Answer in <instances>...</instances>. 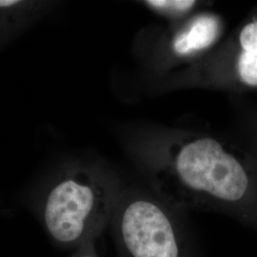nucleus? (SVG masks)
I'll return each instance as SVG.
<instances>
[{
	"mask_svg": "<svg viewBox=\"0 0 257 257\" xmlns=\"http://www.w3.org/2000/svg\"><path fill=\"white\" fill-rule=\"evenodd\" d=\"M121 232L133 257H179L173 225L154 203L138 200L130 204L122 216Z\"/></svg>",
	"mask_w": 257,
	"mask_h": 257,
	"instance_id": "7ed1b4c3",
	"label": "nucleus"
},
{
	"mask_svg": "<svg viewBox=\"0 0 257 257\" xmlns=\"http://www.w3.org/2000/svg\"><path fill=\"white\" fill-rule=\"evenodd\" d=\"M107 195L99 184L85 172L60 179L47 195L44 219L57 241L75 242L107 211Z\"/></svg>",
	"mask_w": 257,
	"mask_h": 257,
	"instance_id": "f03ea898",
	"label": "nucleus"
},
{
	"mask_svg": "<svg viewBox=\"0 0 257 257\" xmlns=\"http://www.w3.org/2000/svg\"><path fill=\"white\" fill-rule=\"evenodd\" d=\"M239 43L242 51L257 55V21L243 27L239 35Z\"/></svg>",
	"mask_w": 257,
	"mask_h": 257,
	"instance_id": "6e6552de",
	"label": "nucleus"
},
{
	"mask_svg": "<svg viewBox=\"0 0 257 257\" xmlns=\"http://www.w3.org/2000/svg\"><path fill=\"white\" fill-rule=\"evenodd\" d=\"M147 5L163 12L169 13H184L192 9L195 1L191 0H152L147 1Z\"/></svg>",
	"mask_w": 257,
	"mask_h": 257,
	"instance_id": "0eeeda50",
	"label": "nucleus"
},
{
	"mask_svg": "<svg viewBox=\"0 0 257 257\" xmlns=\"http://www.w3.org/2000/svg\"><path fill=\"white\" fill-rule=\"evenodd\" d=\"M52 3L0 0V44L42 18Z\"/></svg>",
	"mask_w": 257,
	"mask_h": 257,
	"instance_id": "20e7f679",
	"label": "nucleus"
},
{
	"mask_svg": "<svg viewBox=\"0 0 257 257\" xmlns=\"http://www.w3.org/2000/svg\"><path fill=\"white\" fill-rule=\"evenodd\" d=\"M237 73L242 82L257 87V55L241 51L237 59Z\"/></svg>",
	"mask_w": 257,
	"mask_h": 257,
	"instance_id": "423d86ee",
	"label": "nucleus"
},
{
	"mask_svg": "<svg viewBox=\"0 0 257 257\" xmlns=\"http://www.w3.org/2000/svg\"><path fill=\"white\" fill-rule=\"evenodd\" d=\"M219 22L214 17L201 16L180 33L174 40V50L178 55H188L211 46L219 34Z\"/></svg>",
	"mask_w": 257,
	"mask_h": 257,
	"instance_id": "39448f33",
	"label": "nucleus"
},
{
	"mask_svg": "<svg viewBox=\"0 0 257 257\" xmlns=\"http://www.w3.org/2000/svg\"><path fill=\"white\" fill-rule=\"evenodd\" d=\"M174 171L189 190L221 201L236 202L248 191L244 166L212 138H198L179 148L174 157Z\"/></svg>",
	"mask_w": 257,
	"mask_h": 257,
	"instance_id": "f257e3e1",
	"label": "nucleus"
},
{
	"mask_svg": "<svg viewBox=\"0 0 257 257\" xmlns=\"http://www.w3.org/2000/svg\"><path fill=\"white\" fill-rule=\"evenodd\" d=\"M81 257H92V256H81Z\"/></svg>",
	"mask_w": 257,
	"mask_h": 257,
	"instance_id": "1a4fd4ad",
	"label": "nucleus"
}]
</instances>
